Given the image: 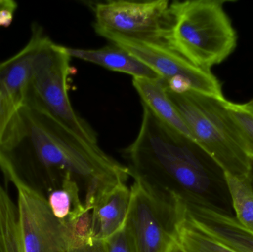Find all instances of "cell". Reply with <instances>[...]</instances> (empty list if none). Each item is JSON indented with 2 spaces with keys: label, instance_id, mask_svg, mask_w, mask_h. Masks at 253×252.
Listing matches in <instances>:
<instances>
[{
  "label": "cell",
  "instance_id": "20",
  "mask_svg": "<svg viewBox=\"0 0 253 252\" xmlns=\"http://www.w3.org/2000/svg\"><path fill=\"white\" fill-rule=\"evenodd\" d=\"M108 252H133L126 228L107 240Z\"/></svg>",
  "mask_w": 253,
  "mask_h": 252
},
{
  "label": "cell",
  "instance_id": "8",
  "mask_svg": "<svg viewBox=\"0 0 253 252\" xmlns=\"http://www.w3.org/2000/svg\"><path fill=\"white\" fill-rule=\"evenodd\" d=\"M18 194V215L25 252H71L73 237L55 217L47 198L9 169H1Z\"/></svg>",
  "mask_w": 253,
  "mask_h": 252
},
{
  "label": "cell",
  "instance_id": "16",
  "mask_svg": "<svg viewBox=\"0 0 253 252\" xmlns=\"http://www.w3.org/2000/svg\"><path fill=\"white\" fill-rule=\"evenodd\" d=\"M177 241L186 252H236L218 241L186 210Z\"/></svg>",
  "mask_w": 253,
  "mask_h": 252
},
{
  "label": "cell",
  "instance_id": "6",
  "mask_svg": "<svg viewBox=\"0 0 253 252\" xmlns=\"http://www.w3.org/2000/svg\"><path fill=\"white\" fill-rule=\"evenodd\" d=\"M134 182L126 223L133 252H168L177 241L185 204L131 176Z\"/></svg>",
  "mask_w": 253,
  "mask_h": 252
},
{
  "label": "cell",
  "instance_id": "10",
  "mask_svg": "<svg viewBox=\"0 0 253 252\" xmlns=\"http://www.w3.org/2000/svg\"><path fill=\"white\" fill-rule=\"evenodd\" d=\"M43 36L41 28L34 26L28 44L0 63V142L12 117L23 106L33 61Z\"/></svg>",
  "mask_w": 253,
  "mask_h": 252
},
{
  "label": "cell",
  "instance_id": "23",
  "mask_svg": "<svg viewBox=\"0 0 253 252\" xmlns=\"http://www.w3.org/2000/svg\"><path fill=\"white\" fill-rule=\"evenodd\" d=\"M243 107L248 111V112H251V114L253 115V99L252 100L250 101L249 102L246 104H243Z\"/></svg>",
  "mask_w": 253,
  "mask_h": 252
},
{
  "label": "cell",
  "instance_id": "17",
  "mask_svg": "<svg viewBox=\"0 0 253 252\" xmlns=\"http://www.w3.org/2000/svg\"><path fill=\"white\" fill-rule=\"evenodd\" d=\"M0 252H25L17 205L0 184Z\"/></svg>",
  "mask_w": 253,
  "mask_h": 252
},
{
  "label": "cell",
  "instance_id": "13",
  "mask_svg": "<svg viewBox=\"0 0 253 252\" xmlns=\"http://www.w3.org/2000/svg\"><path fill=\"white\" fill-rule=\"evenodd\" d=\"M71 58L91 62L116 72H124L133 78L159 79L160 76L145 64L119 46L99 49H77L65 47Z\"/></svg>",
  "mask_w": 253,
  "mask_h": 252
},
{
  "label": "cell",
  "instance_id": "22",
  "mask_svg": "<svg viewBox=\"0 0 253 252\" xmlns=\"http://www.w3.org/2000/svg\"><path fill=\"white\" fill-rule=\"evenodd\" d=\"M186 252L184 251V249L181 247V246L180 245L179 243L178 242V241H175L173 244H172V247L169 249V252Z\"/></svg>",
  "mask_w": 253,
  "mask_h": 252
},
{
  "label": "cell",
  "instance_id": "12",
  "mask_svg": "<svg viewBox=\"0 0 253 252\" xmlns=\"http://www.w3.org/2000/svg\"><path fill=\"white\" fill-rule=\"evenodd\" d=\"M131 189L119 183L101 194L91 209V233L98 241H107L126 226Z\"/></svg>",
  "mask_w": 253,
  "mask_h": 252
},
{
  "label": "cell",
  "instance_id": "3",
  "mask_svg": "<svg viewBox=\"0 0 253 252\" xmlns=\"http://www.w3.org/2000/svg\"><path fill=\"white\" fill-rule=\"evenodd\" d=\"M225 2L190 0L170 3L162 41L193 65L211 71L237 46V34L224 10Z\"/></svg>",
  "mask_w": 253,
  "mask_h": 252
},
{
  "label": "cell",
  "instance_id": "4",
  "mask_svg": "<svg viewBox=\"0 0 253 252\" xmlns=\"http://www.w3.org/2000/svg\"><path fill=\"white\" fill-rule=\"evenodd\" d=\"M168 97L178 109L192 139L211 156L222 173L237 177L252 174L253 164L237 124L224 101L191 90L168 87Z\"/></svg>",
  "mask_w": 253,
  "mask_h": 252
},
{
  "label": "cell",
  "instance_id": "1",
  "mask_svg": "<svg viewBox=\"0 0 253 252\" xmlns=\"http://www.w3.org/2000/svg\"><path fill=\"white\" fill-rule=\"evenodd\" d=\"M0 168L11 170L28 184L46 183L49 191L71 176L84 185V204L90 211L102 192L130 177L128 167L107 155L98 143L26 105L18 109L3 133Z\"/></svg>",
  "mask_w": 253,
  "mask_h": 252
},
{
  "label": "cell",
  "instance_id": "7",
  "mask_svg": "<svg viewBox=\"0 0 253 252\" xmlns=\"http://www.w3.org/2000/svg\"><path fill=\"white\" fill-rule=\"evenodd\" d=\"M94 28L99 36L124 49L153 70L168 87L191 90L218 100H226L221 83L211 71L193 65L164 41L137 39Z\"/></svg>",
  "mask_w": 253,
  "mask_h": 252
},
{
  "label": "cell",
  "instance_id": "14",
  "mask_svg": "<svg viewBox=\"0 0 253 252\" xmlns=\"http://www.w3.org/2000/svg\"><path fill=\"white\" fill-rule=\"evenodd\" d=\"M132 84L143 105L167 125L192 139L182 117L168 97L166 84L162 78H133Z\"/></svg>",
  "mask_w": 253,
  "mask_h": 252
},
{
  "label": "cell",
  "instance_id": "21",
  "mask_svg": "<svg viewBox=\"0 0 253 252\" xmlns=\"http://www.w3.org/2000/svg\"><path fill=\"white\" fill-rule=\"evenodd\" d=\"M16 9L17 4L13 0H0V12L4 9Z\"/></svg>",
  "mask_w": 253,
  "mask_h": 252
},
{
  "label": "cell",
  "instance_id": "19",
  "mask_svg": "<svg viewBox=\"0 0 253 252\" xmlns=\"http://www.w3.org/2000/svg\"><path fill=\"white\" fill-rule=\"evenodd\" d=\"M224 105L242 133L248 155L253 164V115L240 104L227 100Z\"/></svg>",
  "mask_w": 253,
  "mask_h": 252
},
{
  "label": "cell",
  "instance_id": "2",
  "mask_svg": "<svg viewBox=\"0 0 253 252\" xmlns=\"http://www.w3.org/2000/svg\"><path fill=\"white\" fill-rule=\"evenodd\" d=\"M125 155L130 177L187 206L211 203L218 166L193 139L167 125L144 105L139 132Z\"/></svg>",
  "mask_w": 253,
  "mask_h": 252
},
{
  "label": "cell",
  "instance_id": "11",
  "mask_svg": "<svg viewBox=\"0 0 253 252\" xmlns=\"http://www.w3.org/2000/svg\"><path fill=\"white\" fill-rule=\"evenodd\" d=\"M188 213L218 241L236 252H253V232L211 203L186 205Z\"/></svg>",
  "mask_w": 253,
  "mask_h": 252
},
{
  "label": "cell",
  "instance_id": "18",
  "mask_svg": "<svg viewBox=\"0 0 253 252\" xmlns=\"http://www.w3.org/2000/svg\"><path fill=\"white\" fill-rule=\"evenodd\" d=\"M223 179L231 197L236 217L253 232V172L245 177L222 173Z\"/></svg>",
  "mask_w": 253,
  "mask_h": 252
},
{
  "label": "cell",
  "instance_id": "9",
  "mask_svg": "<svg viewBox=\"0 0 253 252\" xmlns=\"http://www.w3.org/2000/svg\"><path fill=\"white\" fill-rule=\"evenodd\" d=\"M169 1H108L95 5L94 28L137 39L162 41Z\"/></svg>",
  "mask_w": 253,
  "mask_h": 252
},
{
  "label": "cell",
  "instance_id": "15",
  "mask_svg": "<svg viewBox=\"0 0 253 252\" xmlns=\"http://www.w3.org/2000/svg\"><path fill=\"white\" fill-rule=\"evenodd\" d=\"M47 200L55 217L67 226L91 212L82 201L78 183L71 176L65 177L57 187L49 191Z\"/></svg>",
  "mask_w": 253,
  "mask_h": 252
},
{
  "label": "cell",
  "instance_id": "5",
  "mask_svg": "<svg viewBox=\"0 0 253 252\" xmlns=\"http://www.w3.org/2000/svg\"><path fill=\"white\" fill-rule=\"evenodd\" d=\"M70 59L65 47L44 35L33 61L23 105L47 112L80 137L98 143L96 133L71 105Z\"/></svg>",
  "mask_w": 253,
  "mask_h": 252
}]
</instances>
